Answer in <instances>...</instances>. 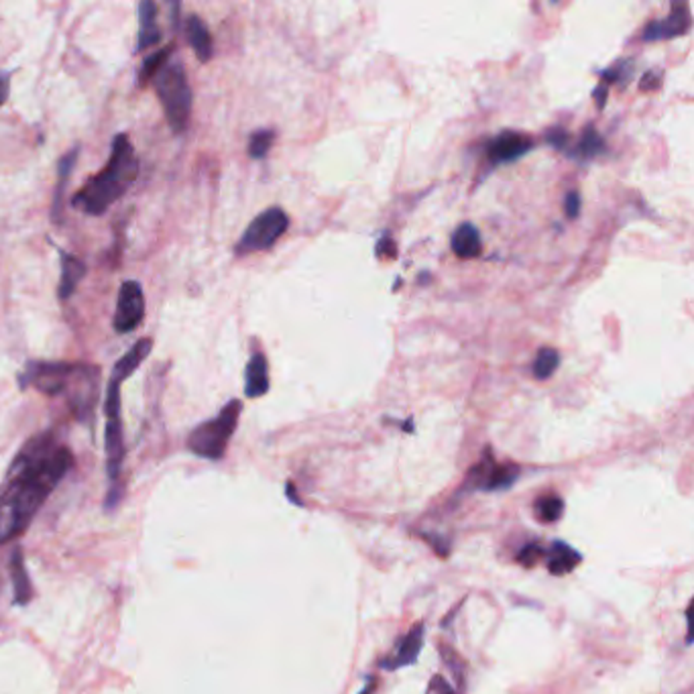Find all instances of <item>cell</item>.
I'll list each match as a JSON object with an SVG mask.
<instances>
[{
  "label": "cell",
  "instance_id": "1",
  "mask_svg": "<svg viewBox=\"0 0 694 694\" xmlns=\"http://www.w3.org/2000/svg\"><path fill=\"white\" fill-rule=\"evenodd\" d=\"M72 465V450L58 444L53 432L33 436L25 444L8 468L0 493V546L29 530L35 515Z\"/></svg>",
  "mask_w": 694,
  "mask_h": 694
},
{
  "label": "cell",
  "instance_id": "2",
  "mask_svg": "<svg viewBox=\"0 0 694 694\" xmlns=\"http://www.w3.org/2000/svg\"><path fill=\"white\" fill-rule=\"evenodd\" d=\"M139 169L141 165L135 147H132L129 135L121 132L112 139L109 163L74 195V206L90 216L104 215L137 182Z\"/></svg>",
  "mask_w": 694,
  "mask_h": 694
},
{
  "label": "cell",
  "instance_id": "3",
  "mask_svg": "<svg viewBox=\"0 0 694 694\" xmlns=\"http://www.w3.org/2000/svg\"><path fill=\"white\" fill-rule=\"evenodd\" d=\"M155 94L163 106L165 119L174 132H184L188 129L192 117V88L188 82V74L180 61H167L153 78Z\"/></svg>",
  "mask_w": 694,
  "mask_h": 694
},
{
  "label": "cell",
  "instance_id": "4",
  "mask_svg": "<svg viewBox=\"0 0 694 694\" xmlns=\"http://www.w3.org/2000/svg\"><path fill=\"white\" fill-rule=\"evenodd\" d=\"M240 412H243V404L233 399L212 420L195 426L188 436V450L192 455L206 460H220L225 457L228 442L238 426Z\"/></svg>",
  "mask_w": 694,
  "mask_h": 694
},
{
  "label": "cell",
  "instance_id": "5",
  "mask_svg": "<svg viewBox=\"0 0 694 694\" xmlns=\"http://www.w3.org/2000/svg\"><path fill=\"white\" fill-rule=\"evenodd\" d=\"M121 385L117 379L109 381V389H106L104 399V415H106V428H104V452H106V473H109L112 485L119 483L122 460H124V430H122V417H121Z\"/></svg>",
  "mask_w": 694,
  "mask_h": 694
},
{
  "label": "cell",
  "instance_id": "6",
  "mask_svg": "<svg viewBox=\"0 0 694 694\" xmlns=\"http://www.w3.org/2000/svg\"><path fill=\"white\" fill-rule=\"evenodd\" d=\"M289 226V218L281 208H267L251 225L247 226L243 237L235 247L237 255H251L271 248L283 237Z\"/></svg>",
  "mask_w": 694,
  "mask_h": 694
},
{
  "label": "cell",
  "instance_id": "7",
  "mask_svg": "<svg viewBox=\"0 0 694 694\" xmlns=\"http://www.w3.org/2000/svg\"><path fill=\"white\" fill-rule=\"evenodd\" d=\"M78 363H46L31 361L19 375L23 389L35 387L43 395H66L76 375Z\"/></svg>",
  "mask_w": 694,
  "mask_h": 694
},
{
  "label": "cell",
  "instance_id": "8",
  "mask_svg": "<svg viewBox=\"0 0 694 694\" xmlns=\"http://www.w3.org/2000/svg\"><path fill=\"white\" fill-rule=\"evenodd\" d=\"M98 389H100V369L94 364L78 363L72 385L68 389L69 407L74 409L78 420H90L98 404Z\"/></svg>",
  "mask_w": 694,
  "mask_h": 694
},
{
  "label": "cell",
  "instance_id": "9",
  "mask_svg": "<svg viewBox=\"0 0 694 694\" xmlns=\"http://www.w3.org/2000/svg\"><path fill=\"white\" fill-rule=\"evenodd\" d=\"M145 318V293L139 281H124L119 289L117 311H114L112 326L119 334H129L143 322Z\"/></svg>",
  "mask_w": 694,
  "mask_h": 694
},
{
  "label": "cell",
  "instance_id": "10",
  "mask_svg": "<svg viewBox=\"0 0 694 694\" xmlns=\"http://www.w3.org/2000/svg\"><path fill=\"white\" fill-rule=\"evenodd\" d=\"M520 477L518 465H499L487 455L478 465L470 470L467 485L473 489H483V491H501V489L511 487Z\"/></svg>",
  "mask_w": 694,
  "mask_h": 694
},
{
  "label": "cell",
  "instance_id": "11",
  "mask_svg": "<svg viewBox=\"0 0 694 694\" xmlns=\"http://www.w3.org/2000/svg\"><path fill=\"white\" fill-rule=\"evenodd\" d=\"M422 647H424V623H417V626L409 629L407 636L399 639L394 654L387 656L385 660L381 662V668L399 670V668H405V666L415 664Z\"/></svg>",
  "mask_w": 694,
  "mask_h": 694
},
{
  "label": "cell",
  "instance_id": "12",
  "mask_svg": "<svg viewBox=\"0 0 694 694\" xmlns=\"http://www.w3.org/2000/svg\"><path fill=\"white\" fill-rule=\"evenodd\" d=\"M531 145V139L521 135V132L505 131L489 143V159H491L495 165L513 162V159L526 155Z\"/></svg>",
  "mask_w": 694,
  "mask_h": 694
},
{
  "label": "cell",
  "instance_id": "13",
  "mask_svg": "<svg viewBox=\"0 0 694 694\" xmlns=\"http://www.w3.org/2000/svg\"><path fill=\"white\" fill-rule=\"evenodd\" d=\"M690 26V16H689V8L684 5H674L672 6V15L668 19H660V21H652L646 29H644V39L646 41H662V39H672L678 37V35H684Z\"/></svg>",
  "mask_w": 694,
  "mask_h": 694
},
{
  "label": "cell",
  "instance_id": "14",
  "mask_svg": "<svg viewBox=\"0 0 694 694\" xmlns=\"http://www.w3.org/2000/svg\"><path fill=\"white\" fill-rule=\"evenodd\" d=\"M162 41V31L157 25V5L153 0H143L139 5V39L137 51L151 49Z\"/></svg>",
  "mask_w": 694,
  "mask_h": 694
},
{
  "label": "cell",
  "instance_id": "15",
  "mask_svg": "<svg viewBox=\"0 0 694 694\" xmlns=\"http://www.w3.org/2000/svg\"><path fill=\"white\" fill-rule=\"evenodd\" d=\"M581 563H583L581 552H576L573 546H568L566 542H554L546 554L548 573L554 576L571 574Z\"/></svg>",
  "mask_w": 694,
  "mask_h": 694
},
{
  "label": "cell",
  "instance_id": "16",
  "mask_svg": "<svg viewBox=\"0 0 694 694\" xmlns=\"http://www.w3.org/2000/svg\"><path fill=\"white\" fill-rule=\"evenodd\" d=\"M185 33H188V41L202 64H208L215 56V43H212V35L208 25L202 21V16L192 15L188 19V25H185Z\"/></svg>",
  "mask_w": 694,
  "mask_h": 694
},
{
  "label": "cell",
  "instance_id": "17",
  "mask_svg": "<svg viewBox=\"0 0 694 694\" xmlns=\"http://www.w3.org/2000/svg\"><path fill=\"white\" fill-rule=\"evenodd\" d=\"M151 351H153V341H151V338H141V341H137V344L132 346L131 351L124 352V357L119 359V363L114 364L110 377L117 379L119 384H124V381H127L132 373L143 364V361L149 357Z\"/></svg>",
  "mask_w": 694,
  "mask_h": 694
},
{
  "label": "cell",
  "instance_id": "18",
  "mask_svg": "<svg viewBox=\"0 0 694 694\" xmlns=\"http://www.w3.org/2000/svg\"><path fill=\"white\" fill-rule=\"evenodd\" d=\"M61 255V279H59V300H69L74 296L76 288L79 286V281L84 279L86 275V263L79 261L78 257L69 255L66 251H59Z\"/></svg>",
  "mask_w": 694,
  "mask_h": 694
},
{
  "label": "cell",
  "instance_id": "19",
  "mask_svg": "<svg viewBox=\"0 0 694 694\" xmlns=\"http://www.w3.org/2000/svg\"><path fill=\"white\" fill-rule=\"evenodd\" d=\"M269 391V367H267V359L261 352H257L251 357L245 371V394L247 397H261Z\"/></svg>",
  "mask_w": 694,
  "mask_h": 694
},
{
  "label": "cell",
  "instance_id": "20",
  "mask_svg": "<svg viewBox=\"0 0 694 694\" xmlns=\"http://www.w3.org/2000/svg\"><path fill=\"white\" fill-rule=\"evenodd\" d=\"M79 149H72L69 153L61 157V162L58 165V185L56 192H53V204H51V218L56 222H61V215H64V198H66V185L69 175H72L76 162H78Z\"/></svg>",
  "mask_w": 694,
  "mask_h": 694
},
{
  "label": "cell",
  "instance_id": "21",
  "mask_svg": "<svg viewBox=\"0 0 694 694\" xmlns=\"http://www.w3.org/2000/svg\"><path fill=\"white\" fill-rule=\"evenodd\" d=\"M11 581L15 591V603L29 605L33 599V584L29 581V574H26L25 556L21 548H15L11 556Z\"/></svg>",
  "mask_w": 694,
  "mask_h": 694
},
{
  "label": "cell",
  "instance_id": "22",
  "mask_svg": "<svg viewBox=\"0 0 694 694\" xmlns=\"http://www.w3.org/2000/svg\"><path fill=\"white\" fill-rule=\"evenodd\" d=\"M480 248H483V243H480V235L478 230L473 225H460L457 228V233L452 235V251H455L460 259H475V257L480 255Z\"/></svg>",
  "mask_w": 694,
  "mask_h": 694
},
{
  "label": "cell",
  "instance_id": "23",
  "mask_svg": "<svg viewBox=\"0 0 694 694\" xmlns=\"http://www.w3.org/2000/svg\"><path fill=\"white\" fill-rule=\"evenodd\" d=\"M533 507H536V518L540 521L552 523V521H558L560 518H563L564 501L560 499L558 495H542Z\"/></svg>",
  "mask_w": 694,
  "mask_h": 694
},
{
  "label": "cell",
  "instance_id": "24",
  "mask_svg": "<svg viewBox=\"0 0 694 694\" xmlns=\"http://www.w3.org/2000/svg\"><path fill=\"white\" fill-rule=\"evenodd\" d=\"M172 53H174V46L151 53V56L143 61V68H141V74H139L141 86H145L147 82H153V78L159 74V69L167 64L169 58H172Z\"/></svg>",
  "mask_w": 694,
  "mask_h": 694
},
{
  "label": "cell",
  "instance_id": "25",
  "mask_svg": "<svg viewBox=\"0 0 694 694\" xmlns=\"http://www.w3.org/2000/svg\"><path fill=\"white\" fill-rule=\"evenodd\" d=\"M603 151H605L603 137L593 127H589L584 131L581 143H578V147L574 149L573 155L578 159H593V157H597L599 153H603Z\"/></svg>",
  "mask_w": 694,
  "mask_h": 694
},
{
  "label": "cell",
  "instance_id": "26",
  "mask_svg": "<svg viewBox=\"0 0 694 694\" xmlns=\"http://www.w3.org/2000/svg\"><path fill=\"white\" fill-rule=\"evenodd\" d=\"M558 364L560 354L556 349H542L538 352L536 363H533V375H536V379H548L558 369Z\"/></svg>",
  "mask_w": 694,
  "mask_h": 694
},
{
  "label": "cell",
  "instance_id": "27",
  "mask_svg": "<svg viewBox=\"0 0 694 694\" xmlns=\"http://www.w3.org/2000/svg\"><path fill=\"white\" fill-rule=\"evenodd\" d=\"M273 141H275V132L271 129H261L253 132L251 139H248V155H251L253 159H263L267 153H269Z\"/></svg>",
  "mask_w": 694,
  "mask_h": 694
},
{
  "label": "cell",
  "instance_id": "28",
  "mask_svg": "<svg viewBox=\"0 0 694 694\" xmlns=\"http://www.w3.org/2000/svg\"><path fill=\"white\" fill-rule=\"evenodd\" d=\"M634 72V66L631 61H619L617 66H611L607 72H603V76L607 78V82H626V79Z\"/></svg>",
  "mask_w": 694,
  "mask_h": 694
},
{
  "label": "cell",
  "instance_id": "29",
  "mask_svg": "<svg viewBox=\"0 0 694 694\" xmlns=\"http://www.w3.org/2000/svg\"><path fill=\"white\" fill-rule=\"evenodd\" d=\"M542 556H544V548L538 546V544H528L518 554V560L523 566H533Z\"/></svg>",
  "mask_w": 694,
  "mask_h": 694
},
{
  "label": "cell",
  "instance_id": "30",
  "mask_svg": "<svg viewBox=\"0 0 694 694\" xmlns=\"http://www.w3.org/2000/svg\"><path fill=\"white\" fill-rule=\"evenodd\" d=\"M426 694H457V692H455V689L450 687V682L444 678V676L436 674V676H432L428 689H426Z\"/></svg>",
  "mask_w": 694,
  "mask_h": 694
},
{
  "label": "cell",
  "instance_id": "31",
  "mask_svg": "<svg viewBox=\"0 0 694 694\" xmlns=\"http://www.w3.org/2000/svg\"><path fill=\"white\" fill-rule=\"evenodd\" d=\"M564 208H566L568 218H576L578 212H581V195H578L576 192L568 194L566 202H564Z\"/></svg>",
  "mask_w": 694,
  "mask_h": 694
},
{
  "label": "cell",
  "instance_id": "32",
  "mask_svg": "<svg viewBox=\"0 0 694 694\" xmlns=\"http://www.w3.org/2000/svg\"><path fill=\"white\" fill-rule=\"evenodd\" d=\"M8 94H11V74L0 72V109L8 100Z\"/></svg>",
  "mask_w": 694,
  "mask_h": 694
},
{
  "label": "cell",
  "instance_id": "33",
  "mask_svg": "<svg viewBox=\"0 0 694 694\" xmlns=\"http://www.w3.org/2000/svg\"><path fill=\"white\" fill-rule=\"evenodd\" d=\"M385 251V257H389V259H391V257H395V243H394V240H391L389 237H384V238H381V243H379V247H377V253L381 255V253H384Z\"/></svg>",
  "mask_w": 694,
  "mask_h": 694
},
{
  "label": "cell",
  "instance_id": "34",
  "mask_svg": "<svg viewBox=\"0 0 694 694\" xmlns=\"http://www.w3.org/2000/svg\"><path fill=\"white\" fill-rule=\"evenodd\" d=\"M657 79H660V78H657V74H656V72H652V74H649L647 78H644V82H642V90H656V88H657V86H660V82H657Z\"/></svg>",
  "mask_w": 694,
  "mask_h": 694
},
{
  "label": "cell",
  "instance_id": "35",
  "mask_svg": "<svg viewBox=\"0 0 694 694\" xmlns=\"http://www.w3.org/2000/svg\"><path fill=\"white\" fill-rule=\"evenodd\" d=\"M594 96H599V109H603L605 106V98H607V86H601L597 92H594Z\"/></svg>",
  "mask_w": 694,
  "mask_h": 694
},
{
  "label": "cell",
  "instance_id": "36",
  "mask_svg": "<svg viewBox=\"0 0 694 694\" xmlns=\"http://www.w3.org/2000/svg\"><path fill=\"white\" fill-rule=\"evenodd\" d=\"M373 689H375V680H371V682L367 684V687H364V689L361 690V694H371Z\"/></svg>",
  "mask_w": 694,
  "mask_h": 694
}]
</instances>
